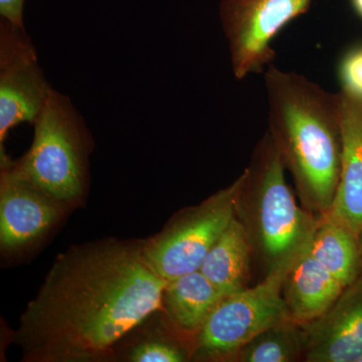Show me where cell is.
Instances as JSON below:
<instances>
[{"label":"cell","mask_w":362,"mask_h":362,"mask_svg":"<svg viewBox=\"0 0 362 362\" xmlns=\"http://www.w3.org/2000/svg\"><path fill=\"white\" fill-rule=\"evenodd\" d=\"M308 251L344 288L362 275L358 233L328 214H319Z\"/></svg>","instance_id":"4fadbf2b"},{"label":"cell","mask_w":362,"mask_h":362,"mask_svg":"<svg viewBox=\"0 0 362 362\" xmlns=\"http://www.w3.org/2000/svg\"><path fill=\"white\" fill-rule=\"evenodd\" d=\"M166 284L139 245L74 247L59 257L28 305L18 342L25 356L37 361L101 356L163 306Z\"/></svg>","instance_id":"6da1fadb"},{"label":"cell","mask_w":362,"mask_h":362,"mask_svg":"<svg viewBox=\"0 0 362 362\" xmlns=\"http://www.w3.org/2000/svg\"><path fill=\"white\" fill-rule=\"evenodd\" d=\"M250 249L246 226L235 216L207 252L199 271L225 296L239 292L246 288Z\"/></svg>","instance_id":"5bb4252c"},{"label":"cell","mask_w":362,"mask_h":362,"mask_svg":"<svg viewBox=\"0 0 362 362\" xmlns=\"http://www.w3.org/2000/svg\"><path fill=\"white\" fill-rule=\"evenodd\" d=\"M342 160L339 182L328 214L362 233V97L340 90Z\"/></svg>","instance_id":"8fae6325"},{"label":"cell","mask_w":362,"mask_h":362,"mask_svg":"<svg viewBox=\"0 0 362 362\" xmlns=\"http://www.w3.org/2000/svg\"><path fill=\"white\" fill-rule=\"evenodd\" d=\"M52 87L40 68L37 49L25 28L0 20V159L11 163L4 143L9 131L35 124Z\"/></svg>","instance_id":"ba28073f"},{"label":"cell","mask_w":362,"mask_h":362,"mask_svg":"<svg viewBox=\"0 0 362 362\" xmlns=\"http://www.w3.org/2000/svg\"><path fill=\"white\" fill-rule=\"evenodd\" d=\"M130 361L135 362H180L185 354L178 347L162 341H148L137 345L131 351Z\"/></svg>","instance_id":"e0dca14e"},{"label":"cell","mask_w":362,"mask_h":362,"mask_svg":"<svg viewBox=\"0 0 362 362\" xmlns=\"http://www.w3.org/2000/svg\"><path fill=\"white\" fill-rule=\"evenodd\" d=\"M265 86L269 135L304 204L319 214H327L341 170L339 94L274 66L265 73Z\"/></svg>","instance_id":"7a4b0ae2"},{"label":"cell","mask_w":362,"mask_h":362,"mask_svg":"<svg viewBox=\"0 0 362 362\" xmlns=\"http://www.w3.org/2000/svg\"><path fill=\"white\" fill-rule=\"evenodd\" d=\"M247 170L230 187L192 209L156 239L143 245L145 259L159 277L173 280L199 270L207 252L237 216Z\"/></svg>","instance_id":"5b68a950"},{"label":"cell","mask_w":362,"mask_h":362,"mask_svg":"<svg viewBox=\"0 0 362 362\" xmlns=\"http://www.w3.org/2000/svg\"><path fill=\"white\" fill-rule=\"evenodd\" d=\"M344 289L307 247L290 267L283 283L282 295L290 318L302 325L322 315Z\"/></svg>","instance_id":"7c38bea8"},{"label":"cell","mask_w":362,"mask_h":362,"mask_svg":"<svg viewBox=\"0 0 362 362\" xmlns=\"http://www.w3.org/2000/svg\"><path fill=\"white\" fill-rule=\"evenodd\" d=\"M25 0H0V20L8 21L14 25L25 28L23 7Z\"/></svg>","instance_id":"d6986e66"},{"label":"cell","mask_w":362,"mask_h":362,"mask_svg":"<svg viewBox=\"0 0 362 362\" xmlns=\"http://www.w3.org/2000/svg\"><path fill=\"white\" fill-rule=\"evenodd\" d=\"M63 202L2 168L0 181V245L13 251L32 244L58 221Z\"/></svg>","instance_id":"30bf717a"},{"label":"cell","mask_w":362,"mask_h":362,"mask_svg":"<svg viewBox=\"0 0 362 362\" xmlns=\"http://www.w3.org/2000/svg\"><path fill=\"white\" fill-rule=\"evenodd\" d=\"M304 354L301 325L286 319L259 333L235 354L240 362H291Z\"/></svg>","instance_id":"2e32d148"},{"label":"cell","mask_w":362,"mask_h":362,"mask_svg":"<svg viewBox=\"0 0 362 362\" xmlns=\"http://www.w3.org/2000/svg\"><path fill=\"white\" fill-rule=\"evenodd\" d=\"M301 328L305 361L362 362V275L327 311Z\"/></svg>","instance_id":"9c48e42d"},{"label":"cell","mask_w":362,"mask_h":362,"mask_svg":"<svg viewBox=\"0 0 362 362\" xmlns=\"http://www.w3.org/2000/svg\"><path fill=\"white\" fill-rule=\"evenodd\" d=\"M312 0H221V26L233 75L261 73L276 54L271 42L288 23L307 13Z\"/></svg>","instance_id":"52a82bcc"},{"label":"cell","mask_w":362,"mask_h":362,"mask_svg":"<svg viewBox=\"0 0 362 362\" xmlns=\"http://www.w3.org/2000/svg\"><path fill=\"white\" fill-rule=\"evenodd\" d=\"M290 267L268 272L259 284L223 298L199 331V349L209 356H235L259 333L289 319L282 289Z\"/></svg>","instance_id":"8992f818"},{"label":"cell","mask_w":362,"mask_h":362,"mask_svg":"<svg viewBox=\"0 0 362 362\" xmlns=\"http://www.w3.org/2000/svg\"><path fill=\"white\" fill-rule=\"evenodd\" d=\"M33 126L30 148L1 168L63 204L77 201L84 192L90 147L84 119L70 98L52 88Z\"/></svg>","instance_id":"3957f363"},{"label":"cell","mask_w":362,"mask_h":362,"mask_svg":"<svg viewBox=\"0 0 362 362\" xmlns=\"http://www.w3.org/2000/svg\"><path fill=\"white\" fill-rule=\"evenodd\" d=\"M351 2L356 13L362 18V0H351Z\"/></svg>","instance_id":"ffe728a7"},{"label":"cell","mask_w":362,"mask_h":362,"mask_svg":"<svg viewBox=\"0 0 362 362\" xmlns=\"http://www.w3.org/2000/svg\"><path fill=\"white\" fill-rule=\"evenodd\" d=\"M341 90L362 97V47L345 54L339 65Z\"/></svg>","instance_id":"ac0fdd59"},{"label":"cell","mask_w":362,"mask_h":362,"mask_svg":"<svg viewBox=\"0 0 362 362\" xmlns=\"http://www.w3.org/2000/svg\"><path fill=\"white\" fill-rule=\"evenodd\" d=\"M285 169L280 152L267 134L254 164L247 169V188L255 204V230L268 272L291 266L308 247L318 221L298 204Z\"/></svg>","instance_id":"277c9868"},{"label":"cell","mask_w":362,"mask_h":362,"mask_svg":"<svg viewBox=\"0 0 362 362\" xmlns=\"http://www.w3.org/2000/svg\"><path fill=\"white\" fill-rule=\"evenodd\" d=\"M225 297L197 270L168 281L164 290L163 306L176 325L194 332L201 329Z\"/></svg>","instance_id":"9a60e30c"},{"label":"cell","mask_w":362,"mask_h":362,"mask_svg":"<svg viewBox=\"0 0 362 362\" xmlns=\"http://www.w3.org/2000/svg\"><path fill=\"white\" fill-rule=\"evenodd\" d=\"M359 239H361V252H362V233L359 235Z\"/></svg>","instance_id":"44dd1931"}]
</instances>
